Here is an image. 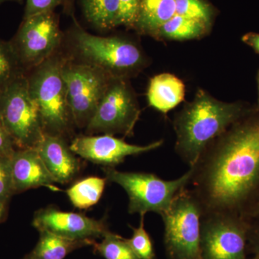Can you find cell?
<instances>
[{
	"label": "cell",
	"instance_id": "obj_1",
	"mask_svg": "<svg viewBox=\"0 0 259 259\" xmlns=\"http://www.w3.org/2000/svg\"><path fill=\"white\" fill-rule=\"evenodd\" d=\"M192 168L202 214L248 220L259 201V110L248 111L208 145Z\"/></svg>",
	"mask_w": 259,
	"mask_h": 259
},
{
	"label": "cell",
	"instance_id": "obj_2",
	"mask_svg": "<svg viewBox=\"0 0 259 259\" xmlns=\"http://www.w3.org/2000/svg\"><path fill=\"white\" fill-rule=\"evenodd\" d=\"M248 111L241 103L220 101L200 89L175 116V151L194 166L208 145Z\"/></svg>",
	"mask_w": 259,
	"mask_h": 259
},
{
	"label": "cell",
	"instance_id": "obj_3",
	"mask_svg": "<svg viewBox=\"0 0 259 259\" xmlns=\"http://www.w3.org/2000/svg\"><path fill=\"white\" fill-rule=\"evenodd\" d=\"M71 60L102 70L112 77L129 79L146 64L144 53L132 40L119 36L102 37L87 32L75 22L69 32Z\"/></svg>",
	"mask_w": 259,
	"mask_h": 259
},
{
	"label": "cell",
	"instance_id": "obj_4",
	"mask_svg": "<svg viewBox=\"0 0 259 259\" xmlns=\"http://www.w3.org/2000/svg\"><path fill=\"white\" fill-rule=\"evenodd\" d=\"M65 59L59 49L26 72L29 92L36 104L44 134L62 138L74 125L62 74Z\"/></svg>",
	"mask_w": 259,
	"mask_h": 259
},
{
	"label": "cell",
	"instance_id": "obj_5",
	"mask_svg": "<svg viewBox=\"0 0 259 259\" xmlns=\"http://www.w3.org/2000/svg\"><path fill=\"white\" fill-rule=\"evenodd\" d=\"M107 181L117 184L129 198L128 212L145 215L148 212L161 215L171 207L180 191L190 184L192 168L175 180H162L145 172L120 171L113 167L104 168Z\"/></svg>",
	"mask_w": 259,
	"mask_h": 259
},
{
	"label": "cell",
	"instance_id": "obj_6",
	"mask_svg": "<svg viewBox=\"0 0 259 259\" xmlns=\"http://www.w3.org/2000/svg\"><path fill=\"white\" fill-rule=\"evenodd\" d=\"M202 206L190 189H183L170 208L161 214L165 250L168 259H201Z\"/></svg>",
	"mask_w": 259,
	"mask_h": 259
},
{
	"label": "cell",
	"instance_id": "obj_7",
	"mask_svg": "<svg viewBox=\"0 0 259 259\" xmlns=\"http://www.w3.org/2000/svg\"><path fill=\"white\" fill-rule=\"evenodd\" d=\"M0 115L17 148H35L40 144L45 134L26 73L0 90Z\"/></svg>",
	"mask_w": 259,
	"mask_h": 259
},
{
	"label": "cell",
	"instance_id": "obj_8",
	"mask_svg": "<svg viewBox=\"0 0 259 259\" xmlns=\"http://www.w3.org/2000/svg\"><path fill=\"white\" fill-rule=\"evenodd\" d=\"M141 115L139 102L128 79L112 77L86 133L131 136Z\"/></svg>",
	"mask_w": 259,
	"mask_h": 259
},
{
	"label": "cell",
	"instance_id": "obj_9",
	"mask_svg": "<svg viewBox=\"0 0 259 259\" xmlns=\"http://www.w3.org/2000/svg\"><path fill=\"white\" fill-rule=\"evenodd\" d=\"M65 56L62 74L73 122L76 127L86 128L112 77L101 69Z\"/></svg>",
	"mask_w": 259,
	"mask_h": 259
},
{
	"label": "cell",
	"instance_id": "obj_10",
	"mask_svg": "<svg viewBox=\"0 0 259 259\" xmlns=\"http://www.w3.org/2000/svg\"><path fill=\"white\" fill-rule=\"evenodd\" d=\"M250 225L248 220L235 214H202L201 259H247Z\"/></svg>",
	"mask_w": 259,
	"mask_h": 259
},
{
	"label": "cell",
	"instance_id": "obj_11",
	"mask_svg": "<svg viewBox=\"0 0 259 259\" xmlns=\"http://www.w3.org/2000/svg\"><path fill=\"white\" fill-rule=\"evenodd\" d=\"M25 72L47 61L60 49L63 34L54 12L23 18L10 40Z\"/></svg>",
	"mask_w": 259,
	"mask_h": 259
},
{
	"label": "cell",
	"instance_id": "obj_12",
	"mask_svg": "<svg viewBox=\"0 0 259 259\" xmlns=\"http://www.w3.org/2000/svg\"><path fill=\"white\" fill-rule=\"evenodd\" d=\"M163 143V140H159L146 146H138L130 144L123 139H117L111 135H87L75 138L69 146L75 154L84 159L114 168L125 161L127 156L157 149Z\"/></svg>",
	"mask_w": 259,
	"mask_h": 259
},
{
	"label": "cell",
	"instance_id": "obj_13",
	"mask_svg": "<svg viewBox=\"0 0 259 259\" xmlns=\"http://www.w3.org/2000/svg\"><path fill=\"white\" fill-rule=\"evenodd\" d=\"M32 226L71 240L85 241L102 238L109 231L105 220H95L80 213L64 212L54 207L39 209L34 214Z\"/></svg>",
	"mask_w": 259,
	"mask_h": 259
},
{
	"label": "cell",
	"instance_id": "obj_14",
	"mask_svg": "<svg viewBox=\"0 0 259 259\" xmlns=\"http://www.w3.org/2000/svg\"><path fill=\"white\" fill-rule=\"evenodd\" d=\"M11 168L15 194L40 187L59 190L35 148H17L11 157Z\"/></svg>",
	"mask_w": 259,
	"mask_h": 259
},
{
	"label": "cell",
	"instance_id": "obj_15",
	"mask_svg": "<svg viewBox=\"0 0 259 259\" xmlns=\"http://www.w3.org/2000/svg\"><path fill=\"white\" fill-rule=\"evenodd\" d=\"M35 148L56 183H68L79 173V161L64 138L45 134Z\"/></svg>",
	"mask_w": 259,
	"mask_h": 259
},
{
	"label": "cell",
	"instance_id": "obj_16",
	"mask_svg": "<svg viewBox=\"0 0 259 259\" xmlns=\"http://www.w3.org/2000/svg\"><path fill=\"white\" fill-rule=\"evenodd\" d=\"M185 97V85L175 75L163 73L150 80L147 91L149 106L163 114L168 113Z\"/></svg>",
	"mask_w": 259,
	"mask_h": 259
},
{
	"label": "cell",
	"instance_id": "obj_17",
	"mask_svg": "<svg viewBox=\"0 0 259 259\" xmlns=\"http://www.w3.org/2000/svg\"><path fill=\"white\" fill-rule=\"evenodd\" d=\"M39 233L36 245L23 259H64L73 250L93 245L95 242V240L68 239L46 231Z\"/></svg>",
	"mask_w": 259,
	"mask_h": 259
},
{
	"label": "cell",
	"instance_id": "obj_18",
	"mask_svg": "<svg viewBox=\"0 0 259 259\" xmlns=\"http://www.w3.org/2000/svg\"><path fill=\"white\" fill-rule=\"evenodd\" d=\"M175 15V0H141L139 18L135 28L143 33L153 35Z\"/></svg>",
	"mask_w": 259,
	"mask_h": 259
},
{
	"label": "cell",
	"instance_id": "obj_19",
	"mask_svg": "<svg viewBox=\"0 0 259 259\" xmlns=\"http://www.w3.org/2000/svg\"><path fill=\"white\" fill-rule=\"evenodd\" d=\"M209 25L200 21L175 15L155 32L153 36L174 40L199 38L207 33Z\"/></svg>",
	"mask_w": 259,
	"mask_h": 259
},
{
	"label": "cell",
	"instance_id": "obj_20",
	"mask_svg": "<svg viewBox=\"0 0 259 259\" xmlns=\"http://www.w3.org/2000/svg\"><path fill=\"white\" fill-rule=\"evenodd\" d=\"M106 182V178L87 177L68 189V197L74 207L79 209L90 208L101 198Z\"/></svg>",
	"mask_w": 259,
	"mask_h": 259
},
{
	"label": "cell",
	"instance_id": "obj_21",
	"mask_svg": "<svg viewBox=\"0 0 259 259\" xmlns=\"http://www.w3.org/2000/svg\"><path fill=\"white\" fill-rule=\"evenodd\" d=\"M85 18L95 28L110 30L117 27L119 0H82Z\"/></svg>",
	"mask_w": 259,
	"mask_h": 259
},
{
	"label": "cell",
	"instance_id": "obj_22",
	"mask_svg": "<svg viewBox=\"0 0 259 259\" xmlns=\"http://www.w3.org/2000/svg\"><path fill=\"white\" fill-rule=\"evenodd\" d=\"M94 250L105 259H139L135 254L125 238L108 231L100 243L93 245Z\"/></svg>",
	"mask_w": 259,
	"mask_h": 259
},
{
	"label": "cell",
	"instance_id": "obj_23",
	"mask_svg": "<svg viewBox=\"0 0 259 259\" xmlns=\"http://www.w3.org/2000/svg\"><path fill=\"white\" fill-rule=\"evenodd\" d=\"M25 73L10 42L0 40V90Z\"/></svg>",
	"mask_w": 259,
	"mask_h": 259
},
{
	"label": "cell",
	"instance_id": "obj_24",
	"mask_svg": "<svg viewBox=\"0 0 259 259\" xmlns=\"http://www.w3.org/2000/svg\"><path fill=\"white\" fill-rule=\"evenodd\" d=\"M145 215H141L139 228L130 226L133 230V236L125 241L139 259H156V253L153 248L151 237L144 226Z\"/></svg>",
	"mask_w": 259,
	"mask_h": 259
},
{
	"label": "cell",
	"instance_id": "obj_25",
	"mask_svg": "<svg viewBox=\"0 0 259 259\" xmlns=\"http://www.w3.org/2000/svg\"><path fill=\"white\" fill-rule=\"evenodd\" d=\"M175 3L177 15L210 24L212 10L202 0H175Z\"/></svg>",
	"mask_w": 259,
	"mask_h": 259
},
{
	"label": "cell",
	"instance_id": "obj_26",
	"mask_svg": "<svg viewBox=\"0 0 259 259\" xmlns=\"http://www.w3.org/2000/svg\"><path fill=\"white\" fill-rule=\"evenodd\" d=\"M141 0H119L117 26L125 25L135 28L139 18Z\"/></svg>",
	"mask_w": 259,
	"mask_h": 259
},
{
	"label": "cell",
	"instance_id": "obj_27",
	"mask_svg": "<svg viewBox=\"0 0 259 259\" xmlns=\"http://www.w3.org/2000/svg\"><path fill=\"white\" fill-rule=\"evenodd\" d=\"M14 194L11 158L0 156V201L7 204Z\"/></svg>",
	"mask_w": 259,
	"mask_h": 259
},
{
	"label": "cell",
	"instance_id": "obj_28",
	"mask_svg": "<svg viewBox=\"0 0 259 259\" xmlns=\"http://www.w3.org/2000/svg\"><path fill=\"white\" fill-rule=\"evenodd\" d=\"M63 2L64 0H26L23 18L54 12L56 7L60 5Z\"/></svg>",
	"mask_w": 259,
	"mask_h": 259
},
{
	"label": "cell",
	"instance_id": "obj_29",
	"mask_svg": "<svg viewBox=\"0 0 259 259\" xmlns=\"http://www.w3.org/2000/svg\"><path fill=\"white\" fill-rule=\"evenodd\" d=\"M16 149L14 141L0 115V156L11 158Z\"/></svg>",
	"mask_w": 259,
	"mask_h": 259
},
{
	"label": "cell",
	"instance_id": "obj_30",
	"mask_svg": "<svg viewBox=\"0 0 259 259\" xmlns=\"http://www.w3.org/2000/svg\"><path fill=\"white\" fill-rule=\"evenodd\" d=\"M248 248L259 257V226H253L250 225L249 235H248Z\"/></svg>",
	"mask_w": 259,
	"mask_h": 259
},
{
	"label": "cell",
	"instance_id": "obj_31",
	"mask_svg": "<svg viewBox=\"0 0 259 259\" xmlns=\"http://www.w3.org/2000/svg\"><path fill=\"white\" fill-rule=\"evenodd\" d=\"M243 42L251 47L255 53L259 54V33L248 32L242 37Z\"/></svg>",
	"mask_w": 259,
	"mask_h": 259
},
{
	"label": "cell",
	"instance_id": "obj_32",
	"mask_svg": "<svg viewBox=\"0 0 259 259\" xmlns=\"http://www.w3.org/2000/svg\"><path fill=\"white\" fill-rule=\"evenodd\" d=\"M7 214V204L0 201V223L5 219Z\"/></svg>",
	"mask_w": 259,
	"mask_h": 259
},
{
	"label": "cell",
	"instance_id": "obj_33",
	"mask_svg": "<svg viewBox=\"0 0 259 259\" xmlns=\"http://www.w3.org/2000/svg\"><path fill=\"white\" fill-rule=\"evenodd\" d=\"M251 216H253V217H255H255L259 218V201L254 210H253V213H252Z\"/></svg>",
	"mask_w": 259,
	"mask_h": 259
},
{
	"label": "cell",
	"instance_id": "obj_34",
	"mask_svg": "<svg viewBox=\"0 0 259 259\" xmlns=\"http://www.w3.org/2000/svg\"><path fill=\"white\" fill-rule=\"evenodd\" d=\"M73 1H74V0H66V9H67L68 11L71 10V6H72Z\"/></svg>",
	"mask_w": 259,
	"mask_h": 259
},
{
	"label": "cell",
	"instance_id": "obj_35",
	"mask_svg": "<svg viewBox=\"0 0 259 259\" xmlns=\"http://www.w3.org/2000/svg\"><path fill=\"white\" fill-rule=\"evenodd\" d=\"M6 2H17V3H22L23 0H0V4L6 3Z\"/></svg>",
	"mask_w": 259,
	"mask_h": 259
},
{
	"label": "cell",
	"instance_id": "obj_36",
	"mask_svg": "<svg viewBox=\"0 0 259 259\" xmlns=\"http://www.w3.org/2000/svg\"><path fill=\"white\" fill-rule=\"evenodd\" d=\"M258 104H257L256 110H259V71L258 74Z\"/></svg>",
	"mask_w": 259,
	"mask_h": 259
},
{
	"label": "cell",
	"instance_id": "obj_37",
	"mask_svg": "<svg viewBox=\"0 0 259 259\" xmlns=\"http://www.w3.org/2000/svg\"><path fill=\"white\" fill-rule=\"evenodd\" d=\"M252 259H259V257L255 256L254 258H252Z\"/></svg>",
	"mask_w": 259,
	"mask_h": 259
}]
</instances>
